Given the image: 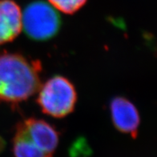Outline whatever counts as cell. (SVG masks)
<instances>
[{"mask_svg":"<svg viewBox=\"0 0 157 157\" xmlns=\"http://www.w3.org/2000/svg\"><path fill=\"white\" fill-rule=\"evenodd\" d=\"M5 146H6V143H5L4 140L0 136V154L2 152V151L4 150Z\"/></svg>","mask_w":157,"mask_h":157,"instance_id":"obj_9","label":"cell"},{"mask_svg":"<svg viewBox=\"0 0 157 157\" xmlns=\"http://www.w3.org/2000/svg\"><path fill=\"white\" fill-rule=\"evenodd\" d=\"M38 91L36 102L46 115L61 119L75 110L78 98L76 89L66 77L52 76L40 86Z\"/></svg>","mask_w":157,"mask_h":157,"instance_id":"obj_2","label":"cell"},{"mask_svg":"<svg viewBox=\"0 0 157 157\" xmlns=\"http://www.w3.org/2000/svg\"><path fill=\"white\" fill-rule=\"evenodd\" d=\"M22 29L20 6L14 0H0V45L15 40Z\"/></svg>","mask_w":157,"mask_h":157,"instance_id":"obj_6","label":"cell"},{"mask_svg":"<svg viewBox=\"0 0 157 157\" xmlns=\"http://www.w3.org/2000/svg\"><path fill=\"white\" fill-rule=\"evenodd\" d=\"M42 64L19 53L0 54V103L17 105L40 87Z\"/></svg>","mask_w":157,"mask_h":157,"instance_id":"obj_1","label":"cell"},{"mask_svg":"<svg viewBox=\"0 0 157 157\" xmlns=\"http://www.w3.org/2000/svg\"><path fill=\"white\" fill-rule=\"evenodd\" d=\"M22 24L30 39L44 42L56 37L61 29L62 20L58 11L48 2L35 1L22 13Z\"/></svg>","mask_w":157,"mask_h":157,"instance_id":"obj_3","label":"cell"},{"mask_svg":"<svg viewBox=\"0 0 157 157\" xmlns=\"http://www.w3.org/2000/svg\"><path fill=\"white\" fill-rule=\"evenodd\" d=\"M12 151L15 157H49L39 150L27 136L22 121L15 126L12 140Z\"/></svg>","mask_w":157,"mask_h":157,"instance_id":"obj_7","label":"cell"},{"mask_svg":"<svg viewBox=\"0 0 157 157\" xmlns=\"http://www.w3.org/2000/svg\"><path fill=\"white\" fill-rule=\"evenodd\" d=\"M48 2L56 10L66 15H73L86 4L87 0H48Z\"/></svg>","mask_w":157,"mask_h":157,"instance_id":"obj_8","label":"cell"},{"mask_svg":"<svg viewBox=\"0 0 157 157\" xmlns=\"http://www.w3.org/2000/svg\"><path fill=\"white\" fill-rule=\"evenodd\" d=\"M109 109L114 127L120 132L136 138L140 116L134 103L125 97L116 96L111 99Z\"/></svg>","mask_w":157,"mask_h":157,"instance_id":"obj_4","label":"cell"},{"mask_svg":"<svg viewBox=\"0 0 157 157\" xmlns=\"http://www.w3.org/2000/svg\"><path fill=\"white\" fill-rule=\"evenodd\" d=\"M27 136L34 144L49 157H53L59 142L56 127L43 119L31 117L22 121Z\"/></svg>","mask_w":157,"mask_h":157,"instance_id":"obj_5","label":"cell"}]
</instances>
